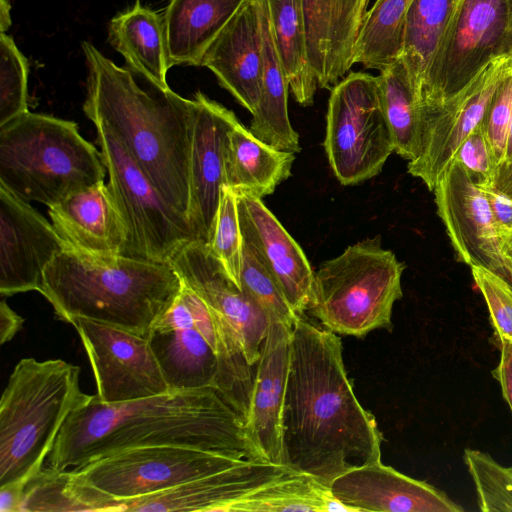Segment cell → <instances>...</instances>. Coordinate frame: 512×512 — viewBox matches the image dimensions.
<instances>
[{
  "instance_id": "cell-1",
  "label": "cell",
  "mask_w": 512,
  "mask_h": 512,
  "mask_svg": "<svg viewBox=\"0 0 512 512\" xmlns=\"http://www.w3.org/2000/svg\"><path fill=\"white\" fill-rule=\"evenodd\" d=\"M382 440L354 393L340 337L299 315L282 416L283 464L329 486L352 468L380 461Z\"/></svg>"
},
{
  "instance_id": "cell-35",
  "label": "cell",
  "mask_w": 512,
  "mask_h": 512,
  "mask_svg": "<svg viewBox=\"0 0 512 512\" xmlns=\"http://www.w3.org/2000/svg\"><path fill=\"white\" fill-rule=\"evenodd\" d=\"M464 461L474 481L479 509L512 512V468L496 462L488 453L466 449Z\"/></svg>"
},
{
  "instance_id": "cell-2",
  "label": "cell",
  "mask_w": 512,
  "mask_h": 512,
  "mask_svg": "<svg viewBox=\"0 0 512 512\" xmlns=\"http://www.w3.org/2000/svg\"><path fill=\"white\" fill-rule=\"evenodd\" d=\"M177 445L262 458L250 441L245 419L213 387L169 390L119 403L96 395L74 410L48 456L63 471L122 450Z\"/></svg>"
},
{
  "instance_id": "cell-43",
  "label": "cell",
  "mask_w": 512,
  "mask_h": 512,
  "mask_svg": "<svg viewBox=\"0 0 512 512\" xmlns=\"http://www.w3.org/2000/svg\"><path fill=\"white\" fill-rule=\"evenodd\" d=\"M501 357L498 366L492 371L501 385L503 396L512 412V341L499 340Z\"/></svg>"
},
{
  "instance_id": "cell-27",
  "label": "cell",
  "mask_w": 512,
  "mask_h": 512,
  "mask_svg": "<svg viewBox=\"0 0 512 512\" xmlns=\"http://www.w3.org/2000/svg\"><path fill=\"white\" fill-rule=\"evenodd\" d=\"M294 160V153L267 145L238 121L224 142V185L262 198L290 177Z\"/></svg>"
},
{
  "instance_id": "cell-15",
  "label": "cell",
  "mask_w": 512,
  "mask_h": 512,
  "mask_svg": "<svg viewBox=\"0 0 512 512\" xmlns=\"http://www.w3.org/2000/svg\"><path fill=\"white\" fill-rule=\"evenodd\" d=\"M510 69L512 58L495 60L454 98L437 106H422L420 154L409 161L408 172L429 190L433 191L460 145L482 123L498 83Z\"/></svg>"
},
{
  "instance_id": "cell-11",
  "label": "cell",
  "mask_w": 512,
  "mask_h": 512,
  "mask_svg": "<svg viewBox=\"0 0 512 512\" xmlns=\"http://www.w3.org/2000/svg\"><path fill=\"white\" fill-rule=\"evenodd\" d=\"M324 148L342 185H356L381 172L394 145L377 77L352 72L332 87Z\"/></svg>"
},
{
  "instance_id": "cell-45",
  "label": "cell",
  "mask_w": 512,
  "mask_h": 512,
  "mask_svg": "<svg viewBox=\"0 0 512 512\" xmlns=\"http://www.w3.org/2000/svg\"><path fill=\"white\" fill-rule=\"evenodd\" d=\"M24 321L3 299L0 303V344L11 341L22 329Z\"/></svg>"
},
{
  "instance_id": "cell-48",
  "label": "cell",
  "mask_w": 512,
  "mask_h": 512,
  "mask_svg": "<svg viewBox=\"0 0 512 512\" xmlns=\"http://www.w3.org/2000/svg\"><path fill=\"white\" fill-rule=\"evenodd\" d=\"M502 253L506 261L507 267L512 275V233L504 236Z\"/></svg>"
},
{
  "instance_id": "cell-10",
  "label": "cell",
  "mask_w": 512,
  "mask_h": 512,
  "mask_svg": "<svg viewBox=\"0 0 512 512\" xmlns=\"http://www.w3.org/2000/svg\"><path fill=\"white\" fill-rule=\"evenodd\" d=\"M501 58H512V0H461L428 69L421 106L449 101Z\"/></svg>"
},
{
  "instance_id": "cell-46",
  "label": "cell",
  "mask_w": 512,
  "mask_h": 512,
  "mask_svg": "<svg viewBox=\"0 0 512 512\" xmlns=\"http://www.w3.org/2000/svg\"><path fill=\"white\" fill-rule=\"evenodd\" d=\"M27 482H13L0 486V512H20Z\"/></svg>"
},
{
  "instance_id": "cell-3",
  "label": "cell",
  "mask_w": 512,
  "mask_h": 512,
  "mask_svg": "<svg viewBox=\"0 0 512 512\" xmlns=\"http://www.w3.org/2000/svg\"><path fill=\"white\" fill-rule=\"evenodd\" d=\"M82 48L88 68L86 116L118 135L156 190L189 224L194 99L117 66L89 42Z\"/></svg>"
},
{
  "instance_id": "cell-20",
  "label": "cell",
  "mask_w": 512,
  "mask_h": 512,
  "mask_svg": "<svg viewBox=\"0 0 512 512\" xmlns=\"http://www.w3.org/2000/svg\"><path fill=\"white\" fill-rule=\"evenodd\" d=\"M329 489L350 512L463 511L443 491L406 476L381 460L342 473L330 483Z\"/></svg>"
},
{
  "instance_id": "cell-13",
  "label": "cell",
  "mask_w": 512,
  "mask_h": 512,
  "mask_svg": "<svg viewBox=\"0 0 512 512\" xmlns=\"http://www.w3.org/2000/svg\"><path fill=\"white\" fill-rule=\"evenodd\" d=\"M70 324L86 351L100 401L126 402L170 390L147 337L82 318Z\"/></svg>"
},
{
  "instance_id": "cell-18",
  "label": "cell",
  "mask_w": 512,
  "mask_h": 512,
  "mask_svg": "<svg viewBox=\"0 0 512 512\" xmlns=\"http://www.w3.org/2000/svg\"><path fill=\"white\" fill-rule=\"evenodd\" d=\"M193 99L189 224L194 239L208 244L224 185V142L238 119L231 110L202 92H197Z\"/></svg>"
},
{
  "instance_id": "cell-38",
  "label": "cell",
  "mask_w": 512,
  "mask_h": 512,
  "mask_svg": "<svg viewBox=\"0 0 512 512\" xmlns=\"http://www.w3.org/2000/svg\"><path fill=\"white\" fill-rule=\"evenodd\" d=\"M28 62L13 39L0 35V126L28 111Z\"/></svg>"
},
{
  "instance_id": "cell-16",
  "label": "cell",
  "mask_w": 512,
  "mask_h": 512,
  "mask_svg": "<svg viewBox=\"0 0 512 512\" xmlns=\"http://www.w3.org/2000/svg\"><path fill=\"white\" fill-rule=\"evenodd\" d=\"M437 212L459 261L484 268L512 287L502 253L503 236L484 192L462 165L453 160L434 189Z\"/></svg>"
},
{
  "instance_id": "cell-5",
  "label": "cell",
  "mask_w": 512,
  "mask_h": 512,
  "mask_svg": "<svg viewBox=\"0 0 512 512\" xmlns=\"http://www.w3.org/2000/svg\"><path fill=\"white\" fill-rule=\"evenodd\" d=\"M79 366L22 358L0 399V486L28 482L42 468L70 414L92 397Z\"/></svg>"
},
{
  "instance_id": "cell-7",
  "label": "cell",
  "mask_w": 512,
  "mask_h": 512,
  "mask_svg": "<svg viewBox=\"0 0 512 512\" xmlns=\"http://www.w3.org/2000/svg\"><path fill=\"white\" fill-rule=\"evenodd\" d=\"M404 269L405 264L382 247L380 235L359 241L314 271L306 312L340 335L363 337L389 328L393 305L403 296Z\"/></svg>"
},
{
  "instance_id": "cell-26",
  "label": "cell",
  "mask_w": 512,
  "mask_h": 512,
  "mask_svg": "<svg viewBox=\"0 0 512 512\" xmlns=\"http://www.w3.org/2000/svg\"><path fill=\"white\" fill-rule=\"evenodd\" d=\"M246 0H170L163 24L169 65L200 66L202 58Z\"/></svg>"
},
{
  "instance_id": "cell-12",
  "label": "cell",
  "mask_w": 512,
  "mask_h": 512,
  "mask_svg": "<svg viewBox=\"0 0 512 512\" xmlns=\"http://www.w3.org/2000/svg\"><path fill=\"white\" fill-rule=\"evenodd\" d=\"M168 263L209 309L218 351L242 350L247 362L256 367L271 323L264 311L229 276L206 243H184Z\"/></svg>"
},
{
  "instance_id": "cell-34",
  "label": "cell",
  "mask_w": 512,
  "mask_h": 512,
  "mask_svg": "<svg viewBox=\"0 0 512 512\" xmlns=\"http://www.w3.org/2000/svg\"><path fill=\"white\" fill-rule=\"evenodd\" d=\"M239 286L264 311L270 321L293 327L299 315L288 303L256 248L244 237Z\"/></svg>"
},
{
  "instance_id": "cell-24",
  "label": "cell",
  "mask_w": 512,
  "mask_h": 512,
  "mask_svg": "<svg viewBox=\"0 0 512 512\" xmlns=\"http://www.w3.org/2000/svg\"><path fill=\"white\" fill-rule=\"evenodd\" d=\"M310 68L318 87L338 83L353 65L370 0H300Z\"/></svg>"
},
{
  "instance_id": "cell-17",
  "label": "cell",
  "mask_w": 512,
  "mask_h": 512,
  "mask_svg": "<svg viewBox=\"0 0 512 512\" xmlns=\"http://www.w3.org/2000/svg\"><path fill=\"white\" fill-rule=\"evenodd\" d=\"M66 247L52 223L0 185V293L38 291L46 267Z\"/></svg>"
},
{
  "instance_id": "cell-44",
  "label": "cell",
  "mask_w": 512,
  "mask_h": 512,
  "mask_svg": "<svg viewBox=\"0 0 512 512\" xmlns=\"http://www.w3.org/2000/svg\"><path fill=\"white\" fill-rule=\"evenodd\" d=\"M485 187L512 200V157L496 164L490 181Z\"/></svg>"
},
{
  "instance_id": "cell-41",
  "label": "cell",
  "mask_w": 512,
  "mask_h": 512,
  "mask_svg": "<svg viewBox=\"0 0 512 512\" xmlns=\"http://www.w3.org/2000/svg\"><path fill=\"white\" fill-rule=\"evenodd\" d=\"M481 124L460 145L453 160L462 165L477 186H487L496 163Z\"/></svg>"
},
{
  "instance_id": "cell-23",
  "label": "cell",
  "mask_w": 512,
  "mask_h": 512,
  "mask_svg": "<svg viewBox=\"0 0 512 512\" xmlns=\"http://www.w3.org/2000/svg\"><path fill=\"white\" fill-rule=\"evenodd\" d=\"M200 66L251 114L258 106L262 69L261 0H246L206 50Z\"/></svg>"
},
{
  "instance_id": "cell-32",
  "label": "cell",
  "mask_w": 512,
  "mask_h": 512,
  "mask_svg": "<svg viewBox=\"0 0 512 512\" xmlns=\"http://www.w3.org/2000/svg\"><path fill=\"white\" fill-rule=\"evenodd\" d=\"M377 83L394 151L412 161L420 154L423 110L401 57L380 71Z\"/></svg>"
},
{
  "instance_id": "cell-47",
  "label": "cell",
  "mask_w": 512,
  "mask_h": 512,
  "mask_svg": "<svg viewBox=\"0 0 512 512\" xmlns=\"http://www.w3.org/2000/svg\"><path fill=\"white\" fill-rule=\"evenodd\" d=\"M11 24L10 4L8 0L0 1V27L1 32H5Z\"/></svg>"
},
{
  "instance_id": "cell-42",
  "label": "cell",
  "mask_w": 512,
  "mask_h": 512,
  "mask_svg": "<svg viewBox=\"0 0 512 512\" xmlns=\"http://www.w3.org/2000/svg\"><path fill=\"white\" fill-rule=\"evenodd\" d=\"M485 194L496 226L504 237L512 233V200L499 195L488 187L478 186Z\"/></svg>"
},
{
  "instance_id": "cell-19",
  "label": "cell",
  "mask_w": 512,
  "mask_h": 512,
  "mask_svg": "<svg viewBox=\"0 0 512 512\" xmlns=\"http://www.w3.org/2000/svg\"><path fill=\"white\" fill-rule=\"evenodd\" d=\"M291 468L260 459L237 464L187 481L171 489L137 499L117 500L119 511L237 512L251 492L287 473Z\"/></svg>"
},
{
  "instance_id": "cell-49",
  "label": "cell",
  "mask_w": 512,
  "mask_h": 512,
  "mask_svg": "<svg viewBox=\"0 0 512 512\" xmlns=\"http://www.w3.org/2000/svg\"><path fill=\"white\" fill-rule=\"evenodd\" d=\"M511 157H512V117H511L509 128H508L504 159L511 158Z\"/></svg>"
},
{
  "instance_id": "cell-9",
  "label": "cell",
  "mask_w": 512,
  "mask_h": 512,
  "mask_svg": "<svg viewBox=\"0 0 512 512\" xmlns=\"http://www.w3.org/2000/svg\"><path fill=\"white\" fill-rule=\"evenodd\" d=\"M94 125L107 185L128 232L121 255L168 262L184 243L195 240L188 222L156 190L118 135L103 123Z\"/></svg>"
},
{
  "instance_id": "cell-33",
  "label": "cell",
  "mask_w": 512,
  "mask_h": 512,
  "mask_svg": "<svg viewBox=\"0 0 512 512\" xmlns=\"http://www.w3.org/2000/svg\"><path fill=\"white\" fill-rule=\"evenodd\" d=\"M413 0H376L365 16L354 49L353 65L382 70L402 52L404 26Z\"/></svg>"
},
{
  "instance_id": "cell-21",
  "label": "cell",
  "mask_w": 512,
  "mask_h": 512,
  "mask_svg": "<svg viewBox=\"0 0 512 512\" xmlns=\"http://www.w3.org/2000/svg\"><path fill=\"white\" fill-rule=\"evenodd\" d=\"M292 328L271 321L263 340L246 417L247 435L263 459L283 464L282 416L290 369Z\"/></svg>"
},
{
  "instance_id": "cell-25",
  "label": "cell",
  "mask_w": 512,
  "mask_h": 512,
  "mask_svg": "<svg viewBox=\"0 0 512 512\" xmlns=\"http://www.w3.org/2000/svg\"><path fill=\"white\" fill-rule=\"evenodd\" d=\"M55 230L69 247L121 255L127 228L107 183L100 181L48 207Z\"/></svg>"
},
{
  "instance_id": "cell-36",
  "label": "cell",
  "mask_w": 512,
  "mask_h": 512,
  "mask_svg": "<svg viewBox=\"0 0 512 512\" xmlns=\"http://www.w3.org/2000/svg\"><path fill=\"white\" fill-rule=\"evenodd\" d=\"M86 511L84 504L70 487V471L50 466L33 476L25 486L20 512Z\"/></svg>"
},
{
  "instance_id": "cell-29",
  "label": "cell",
  "mask_w": 512,
  "mask_h": 512,
  "mask_svg": "<svg viewBox=\"0 0 512 512\" xmlns=\"http://www.w3.org/2000/svg\"><path fill=\"white\" fill-rule=\"evenodd\" d=\"M109 36L130 69L161 88H169L166 76L170 65L162 15L137 0L111 20Z\"/></svg>"
},
{
  "instance_id": "cell-4",
  "label": "cell",
  "mask_w": 512,
  "mask_h": 512,
  "mask_svg": "<svg viewBox=\"0 0 512 512\" xmlns=\"http://www.w3.org/2000/svg\"><path fill=\"white\" fill-rule=\"evenodd\" d=\"M182 281L168 262L66 247L46 267L39 293L58 320L82 318L148 337Z\"/></svg>"
},
{
  "instance_id": "cell-22",
  "label": "cell",
  "mask_w": 512,
  "mask_h": 512,
  "mask_svg": "<svg viewBox=\"0 0 512 512\" xmlns=\"http://www.w3.org/2000/svg\"><path fill=\"white\" fill-rule=\"evenodd\" d=\"M242 237L250 241L298 315L308 310L314 271L300 245L261 198L236 191Z\"/></svg>"
},
{
  "instance_id": "cell-50",
  "label": "cell",
  "mask_w": 512,
  "mask_h": 512,
  "mask_svg": "<svg viewBox=\"0 0 512 512\" xmlns=\"http://www.w3.org/2000/svg\"><path fill=\"white\" fill-rule=\"evenodd\" d=\"M512 468V467H511Z\"/></svg>"
},
{
  "instance_id": "cell-40",
  "label": "cell",
  "mask_w": 512,
  "mask_h": 512,
  "mask_svg": "<svg viewBox=\"0 0 512 512\" xmlns=\"http://www.w3.org/2000/svg\"><path fill=\"white\" fill-rule=\"evenodd\" d=\"M511 117L512 69L498 83L481 124L496 164L504 159Z\"/></svg>"
},
{
  "instance_id": "cell-14",
  "label": "cell",
  "mask_w": 512,
  "mask_h": 512,
  "mask_svg": "<svg viewBox=\"0 0 512 512\" xmlns=\"http://www.w3.org/2000/svg\"><path fill=\"white\" fill-rule=\"evenodd\" d=\"M213 327L206 304L182 283L147 337L170 390L215 388L218 359L208 340Z\"/></svg>"
},
{
  "instance_id": "cell-28",
  "label": "cell",
  "mask_w": 512,
  "mask_h": 512,
  "mask_svg": "<svg viewBox=\"0 0 512 512\" xmlns=\"http://www.w3.org/2000/svg\"><path fill=\"white\" fill-rule=\"evenodd\" d=\"M263 69L258 106L249 131L260 141L282 151L298 153L299 135L288 115L289 83L279 59L271 28L267 0H261Z\"/></svg>"
},
{
  "instance_id": "cell-37",
  "label": "cell",
  "mask_w": 512,
  "mask_h": 512,
  "mask_svg": "<svg viewBox=\"0 0 512 512\" xmlns=\"http://www.w3.org/2000/svg\"><path fill=\"white\" fill-rule=\"evenodd\" d=\"M229 276L239 285L242 234L239 223L237 193L223 185L214 229L207 244Z\"/></svg>"
},
{
  "instance_id": "cell-8",
  "label": "cell",
  "mask_w": 512,
  "mask_h": 512,
  "mask_svg": "<svg viewBox=\"0 0 512 512\" xmlns=\"http://www.w3.org/2000/svg\"><path fill=\"white\" fill-rule=\"evenodd\" d=\"M245 458L222 451L158 445L122 450L69 471L72 484L90 511H118L115 500L171 489Z\"/></svg>"
},
{
  "instance_id": "cell-6",
  "label": "cell",
  "mask_w": 512,
  "mask_h": 512,
  "mask_svg": "<svg viewBox=\"0 0 512 512\" xmlns=\"http://www.w3.org/2000/svg\"><path fill=\"white\" fill-rule=\"evenodd\" d=\"M106 173L74 121L27 111L0 126V185L27 202L55 205Z\"/></svg>"
},
{
  "instance_id": "cell-30",
  "label": "cell",
  "mask_w": 512,
  "mask_h": 512,
  "mask_svg": "<svg viewBox=\"0 0 512 512\" xmlns=\"http://www.w3.org/2000/svg\"><path fill=\"white\" fill-rule=\"evenodd\" d=\"M460 2L461 0H413L407 12L400 57L418 101L428 69Z\"/></svg>"
},
{
  "instance_id": "cell-31",
  "label": "cell",
  "mask_w": 512,
  "mask_h": 512,
  "mask_svg": "<svg viewBox=\"0 0 512 512\" xmlns=\"http://www.w3.org/2000/svg\"><path fill=\"white\" fill-rule=\"evenodd\" d=\"M274 44L295 100L302 106L314 101L317 80L307 58L300 0H267Z\"/></svg>"
},
{
  "instance_id": "cell-39",
  "label": "cell",
  "mask_w": 512,
  "mask_h": 512,
  "mask_svg": "<svg viewBox=\"0 0 512 512\" xmlns=\"http://www.w3.org/2000/svg\"><path fill=\"white\" fill-rule=\"evenodd\" d=\"M471 272L486 301L495 336L512 341V287L484 268L471 267Z\"/></svg>"
}]
</instances>
